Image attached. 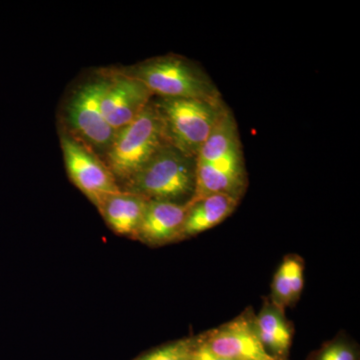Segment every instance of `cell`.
I'll return each mask as SVG.
<instances>
[{"mask_svg": "<svg viewBox=\"0 0 360 360\" xmlns=\"http://www.w3.org/2000/svg\"><path fill=\"white\" fill-rule=\"evenodd\" d=\"M193 338H184L153 348L134 360H191Z\"/></svg>", "mask_w": 360, "mask_h": 360, "instance_id": "obj_16", "label": "cell"}, {"mask_svg": "<svg viewBox=\"0 0 360 360\" xmlns=\"http://www.w3.org/2000/svg\"><path fill=\"white\" fill-rule=\"evenodd\" d=\"M241 146L236 116L227 105L200 148L196 160L214 162Z\"/></svg>", "mask_w": 360, "mask_h": 360, "instance_id": "obj_14", "label": "cell"}, {"mask_svg": "<svg viewBox=\"0 0 360 360\" xmlns=\"http://www.w3.org/2000/svg\"><path fill=\"white\" fill-rule=\"evenodd\" d=\"M311 360H359V352L354 345L340 338L324 345Z\"/></svg>", "mask_w": 360, "mask_h": 360, "instance_id": "obj_17", "label": "cell"}, {"mask_svg": "<svg viewBox=\"0 0 360 360\" xmlns=\"http://www.w3.org/2000/svg\"><path fill=\"white\" fill-rule=\"evenodd\" d=\"M106 75L108 85L101 99V108L106 122L117 131L134 122L148 108L153 96L139 80L117 70Z\"/></svg>", "mask_w": 360, "mask_h": 360, "instance_id": "obj_8", "label": "cell"}, {"mask_svg": "<svg viewBox=\"0 0 360 360\" xmlns=\"http://www.w3.org/2000/svg\"><path fill=\"white\" fill-rule=\"evenodd\" d=\"M167 143L162 120L153 98L134 122L116 131L103 160L122 188Z\"/></svg>", "mask_w": 360, "mask_h": 360, "instance_id": "obj_3", "label": "cell"}, {"mask_svg": "<svg viewBox=\"0 0 360 360\" xmlns=\"http://www.w3.org/2000/svg\"><path fill=\"white\" fill-rule=\"evenodd\" d=\"M279 309L292 304V284H291L290 260L286 257L277 269L271 288V300Z\"/></svg>", "mask_w": 360, "mask_h": 360, "instance_id": "obj_15", "label": "cell"}, {"mask_svg": "<svg viewBox=\"0 0 360 360\" xmlns=\"http://www.w3.org/2000/svg\"><path fill=\"white\" fill-rule=\"evenodd\" d=\"M146 202L148 200L136 194L120 191L104 198L96 208L115 234L134 239Z\"/></svg>", "mask_w": 360, "mask_h": 360, "instance_id": "obj_10", "label": "cell"}, {"mask_svg": "<svg viewBox=\"0 0 360 360\" xmlns=\"http://www.w3.org/2000/svg\"><path fill=\"white\" fill-rule=\"evenodd\" d=\"M106 85V75L89 80L77 87L66 105V122L73 134L71 136L97 155H105L116 134L101 108Z\"/></svg>", "mask_w": 360, "mask_h": 360, "instance_id": "obj_5", "label": "cell"}, {"mask_svg": "<svg viewBox=\"0 0 360 360\" xmlns=\"http://www.w3.org/2000/svg\"><path fill=\"white\" fill-rule=\"evenodd\" d=\"M195 181L196 158L167 143L123 184L122 191L146 200L186 205L193 198Z\"/></svg>", "mask_w": 360, "mask_h": 360, "instance_id": "obj_2", "label": "cell"}, {"mask_svg": "<svg viewBox=\"0 0 360 360\" xmlns=\"http://www.w3.org/2000/svg\"><path fill=\"white\" fill-rule=\"evenodd\" d=\"M117 70L139 80L153 97L207 101L224 99L205 68L184 56H158Z\"/></svg>", "mask_w": 360, "mask_h": 360, "instance_id": "obj_1", "label": "cell"}, {"mask_svg": "<svg viewBox=\"0 0 360 360\" xmlns=\"http://www.w3.org/2000/svg\"><path fill=\"white\" fill-rule=\"evenodd\" d=\"M168 143L184 155L198 158L200 148L227 104L193 98L153 97Z\"/></svg>", "mask_w": 360, "mask_h": 360, "instance_id": "obj_4", "label": "cell"}, {"mask_svg": "<svg viewBox=\"0 0 360 360\" xmlns=\"http://www.w3.org/2000/svg\"><path fill=\"white\" fill-rule=\"evenodd\" d=\"M239 198L229 194H212L193 202H188V210L182 227V239L193 238L207 231L231 217L239 205Z\"/></svg>", "mask_w": 360, "mask_h": 360, "instance_id": "obj_11", "label": "cell"}, {"mask_svg": "<svg viewBox=\"0 0 360 360\" xmlns=\"http://www.w3.org/2000/svg\"><path fill=\"white\" fill-rule=\"evenodd\" d=\"M255 333L267 354L276 360H288L292 345L293 330L286 321L283 310L271 302H265L257 316L253 317Z\"/></svg>", "mask_w": 360, "mask_h": 360, "instance_id": "obj_12", "label": "cell"}, {"mask_svg": "<svg viewBox=\"0 0 360 360\" xmlns=\"http://www.w3.org/2000/svg\"><path fill=\"white\" fill-rule=\"evenodd\" d=\"M188 205L148 200L135 240L158 248L181 240Z\"/></svg>", "mask_w": 360, "mask_h": 360, "instance_id": "obj_9", "label": "cell"}, {"mask_svg": "<svg viewBox=\"0 0 360 360\" xmlns=\"http://www.w3.org/2000/svg\"><path fill=\"white\" fill-rule=\"evenodd\" d=\"M191 360H229L219 355L213 354L202 340H200V335L193 338V343H191Z\"/></svg>", "mask_w": 360, "mask_h": 360, "instance_id": "obj_18", "label": "cell"}, {"mask_svg": "<svg viewBox=\"0 0 360 360\" xmlns=\"http://www.w3.org/2000/svg\"><path fill=\"white\" fill-rule=\"evenodd\" d=\"M248 187V174L229 172L207 162L196 160L195 191L193 202L212 194H229L241 200Z\"/></svg>", "mask_w": 360, "mask_h": 360, "instance_id": "obj_13", "label": "cell"}, {"mask_svg": "<svg viewBox=\"0 0 360 360\" xmlns=\"http://www.w3.org/2000/svg\"><path fill=\"white\" fill-rule=\"evenodd\" d=\"M60 142L68 177L96 207L122 191L101 156L70 134L61 135Z\"/></svg>", "mask_w": 360, "mask_h": 360, "instance_id": "obj_6", "label": "cell"}, {"mask_svg": "<svg viewBox=\"0 0 360 360\" xmlns=\"http://www.w3.org/2000/svg\"><path fill=\"white\" fill-rule=\"evenodd\" d=\"M253 317L239 315L200 335L206 347L220 357L229 360H276L267 354L255 333Z\"/></svg>", "mask_w": 360, "mask_h": 360, "instance_id": "obj_7", "label": "cell"}]
</instances>
